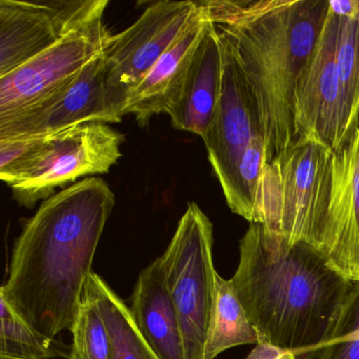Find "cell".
Instances as JSON below:
<instances>
[{
    "mask_svg": "<svg viewBox=\"0 0 359 359\" xmlns=\"http://www.w3.org/2000/svg\"><path fill=\"white\" fill-rule=\"evenodd\" d=\"M114 205L109 184L87 177L43 201L22 226L0 295L43 335L72 331Z\"/></svg>",
    "mask_w": 359,
    "mask_h": 359,
    "instance_id": "obj_1",
    "label": "cell"
},
{
    "mask_svg": "<svg viewBox=\"0 0 359 359\" xmlns=\"http://www.w3.org/2000/svg\"><path fill=\"white\" fill-rule=\"evenodd\" d=\"M239 257L233 285L259 342L308 359L329 337L354 283L314 245L281 243L259 224H250Z\"/></svg>",
    "mask_w": 359,
    "mask_h": 359,
    "instance_id": "obj_2",
    "label": "cell"
},
{
    "mask_svg": "<svg viewBox=\"0 0 359 359\" xmlns=\"http://www.w3.org/2000/svg\"><path fill=\"white\" fill-rule=\"evenodd\" d=\"M230 39L259 113L268 161L296 140V92L318 43L330 0L199 1Z\"/></svg>",
    "mask_w": 359,
    "mask_h": 359,
    "instance_id": "obj_3",
    "label": "cell"
},
{
    "mask_svg": "<svg viewBox=\"0 0 359 359\" xmlns=\"http://www.w3.org/2000/svg\"><path fill=\"white\" fill-rule=\"evenodd\" d=\"M123 134L90 121L41 137L0 140V178L18 205L32 209L56 189L106 174L123 156Z\"/></svg>",
    "mask_w": 359,
    "mask_h": 359,
    "instance_id": "obj_4",
    "label": "cell"
},
{
    "mask_svg": "<svg viewBox=\"0 0 359 359\" xmlns=\"http://www.w3.org/2000/svg\"><path fill=\"white\" fill-rule=\"evenodd\" d=\"M333 151L316 140L297 138L268 161L254 196L253 220L269 236L318 249L331 190Z\"/></svg>",
    "mask_w": 359,
    "mask_h": 359,
    "instance_id": "obj_5",
    "label": "cell"
},
{
    "mask_svg": "<svg viewBox=\"0 0 359 359\" xmlns=\"http://www.w3.org/2000/svg\"><path fill=\"white\" fill-rule=\"evenodd\" d=\"M158 258L180 315L186 358L203 359L217 272L213 224L196 203H189L171 243Z\"/></svg>",
    "mask_w": 359,
    "mask_h": 359,
    "instance_id": "obj_6",
    "label": "cell"
},
{
    "mask_svg": "<svg viewBox=\"0 0 359 359\" xmlns=\"http://www.w3.org/2000/svg\"><path fill=\"white\" fill-rule=\"evenodd\" d=\"M201 15L199 1L161 0L131 27L111 36L104 51V81L121 117L130 94Z\"/></svg>",
    "mask_w": 359,
    "mask_h": 359,
    "instance_id": "obj_7",
    "label": "cell"
},
{
    "mask_svg": "<svg viewBox=\"0 0 359 359\" xmlns=\"http://www.w3.org/2000/svg\"><path fill=\"white\" fill-rule=\"evenodd\" d=\"M215 26V25H214ZM222 52L219 102L203 142L229 208L236 196L239 165L257 144L266 142L251 87L229 37L215 26Z\"/></svg>",
    "mask_w": 359,
    "mask_h": 359,
    "instance_id": "obj_8",
    "label": "cell"
},
{
    "mask_svg": "<svg viewBox=\"0 0 359 359\" xmlns=\"http://www.w3.org/2000/svg\"><path fill=\"white\" fill-rule=\"evenodd\" d=\"M104 11L98 12L36 57L0 77V121L57 91L104 53L112 36L104 25Z\"/></svg>",
    "mask_w": 359,
    "mask_h": 359,
    "instance_id": "obj_9",
    "label": "cell"
},
{
    "mask_svg": "<svg viewBox=\"0 0 359 359\" xmlns=\"http://www.w3.org/2000/svg\"><path fill=\"white\" fill-rule=\"evenodd\" d=\"M108 0H0V77L108 7Z\"/></svg>",
    "mask_w": 359,
    "mask_h": 359,
    "instance_id": "obj_10",
    "label": "cell"
},
{
    "mask_svg": "<svg viewBox=\"0 0 359 359\" xmlns=\"http://www.w3.org/2000/svg\"><path fill=\"white\" fill-rule=\"evenodd\" d=\"M121 118L107 90L102 53L57 91L1 119L0 140L41 137L90 121L116 123Z\"/></svg>",
    "mask_w": 359,
    "mask_h": 359,
    "instance_id": "obj_11",
    "label": "cell"
},
{
    "mask_svg": "<svg viewBox=\"0 0 359 359\" xmlns=\"http://www.w3.org/2000/svg\"><path fill=\"white\" fill-rule=\"evenodd\" d=\"M338 27L339 18L329 7L318 43L298 85L294 111L296 140H316L332 151L346 142L336 71Z\"/></svg>",
    "mask_w": 359,
    "mask_h": 359,
    "instance_id": "obj_12",
    "label": "cell"
},
{
    "mask_svg": "<svg viewBox=\"0 0 359 359\" xmlns=\"http://www.w3.org/2000/svg\"><path fill=\"white\" fill-rule=\"evenodd\" d=\"M319 251L348 280H359V128L333 151L331 190Z\"/></svg>",
    "mask_w": 359,
    "mask_h": 359,
    "instance_id": "obj_13",
    "label": "cell"
},
{
    "mask_svg": "<svg viewBox=\"0 0 359 359\" xmlns=\"http://www.w3.org/2000/svg\"><path fill=\"white\" fill-rule=\"evenodd\" d=\"M222 81V52L213 22L205 25L193 53L177 97L167 114L172 126L205 138L219 102Z\"/></svg>",
    "mask_w": 359,
    "mask_h": 359,
    "instance_id": "obj_14",
    "label": "cell"
},
{
    "mask_svg": "<svg viewBox=\"0 0 359 359\" xmlns=\"http://www.w3.org/2000/svg\"><path fill=\"white\" fill-rule=\"evenodd\" d=\"M130 310L159 359H187L180 315L159 258L140 272Z\"/></svg>",
    "mask_w": 359,
    "mask_h": 359,
    "instance_id": "obj_15",
    "label": "cell"
},
{
    "mask_svg": "<svg viewBox=\"0 0 359 359\" xmlns=\"http://www.w3.org/2000/svg\"><path fill=\"white\" fill-rule=\"evenodd\" d=\"M208 22L201 9V15L184 31L130 94L123 109V116L134 115L138 125L146 128L155 115L167 114L177 97L191 58Z\"/></svg>",
    "mask_w": 359,
    "mask_h": 359,
    "instance_id": "obj_16",
    "label": "cell"
},
{
    "mask_svg": "<svg viewBox=\"0 0 359 359\" xmlns=\"http://www.w3.org/2000/svg\"><path fill=\"white\" fill-rule=\"evenodd\" d=\"M330 8L339 18L336 71L341 102L342 132L348 142L359 128V0H330Z\"/></svg>",
    "mask_w": 359,
    "mask_h": 359,
    "instance_id": "obj_17",
    "label": "cell"
},
{
    "mask_svg": "<svg viewBox=\"0 0 359 359\" xmlns=\"http://www.w3.org/2000/svg\"><path fill=\"white\" fill-rule=\"evenodd\" d=\"M87 298L106 323L111 344V359H159L136 323L130 308L96 273L86 283Z\"/></svg>",
    "mask_w": 359,
    "mask_h": 359,
    "instance_id": "obj_18",
    "label": "cell"
},
{
    "mask_svg": "<svg viewBox=\"0 0 359 359\" xmlns=\"http://www.w3.org/2000/svg\"><path fill=\"white\" fill-rule=\"evenodd\" d=\"M258 342L259 336L237 296L232 279L226 280L216 273L203 359H215L229 348Z\"/></svg>",
    "mask_w": 359,
    "mask_h": 359,
    "instance_id": "obj_19",
    "label": "cell"
},
{
    "mask_svg": "<svg viewBox=\"0 0 359 359\" xmlns=\"http://www.w3.org/2000/svg\"><path fill=\"white\" fill-rule=\"evenodd\" d=\"M0 359L70 357L69 346L36 331L3 295H0Z\"/></svg>",
    "mask_w": 359,
    "mask_h": 359,
    "instance_id": "obj_20",
    "label": "cell"
},
{
    "mask_svg": "<svg viewBox=\"0 0 359 359\" xmlns=\"http://www.w3.org/2000/svg\"><path fill=\"white\" fill-rule=\"evenodd\" d=\"M308 359H359V280L353 283L329 337Z\"/></svg>",
    "mask_w": 359,
    "mask_h": 359,
    "instance_id": "obj_21",
    "label": "cell"
},
{
    "mask_svg": "<svg viewBox=\"0 0 359 359\" xmlns=\"http://www.w3.org/2000/svg\"><path fill=\"white\" fill-rule=\"evenodd\" d=\"M71 333L73 342L69 359H111L106 323L87 298L83 297Z\"/></svg>",
    "mask_w": 359,
    "mask_h": 359,
    "instance_id": "obj_22",
    "label": "cell"
},
{
    "mask_svg": "<svg viewBox=\"0 0 359 359\" xmlns=\"http://www.w3.org/2000/svg\"><path fill=\"white\" fill-rule=\"evenodd\" d=\"M285 353L287 352L268 342H258L247 359H279Z\"/></svg>",
    "mask_w": 359,
    "mask_h": 359,
    "instance_id": "obj_23",
    "label": "cell"
},
{
    "mask_svg": "<svg viewBox=\"0 0 359 359\" xmlns=\"http://www.w3.org/2000/svg\"><path fill=\"white\" fill-rule=\"evenodd\" d=\"M279 359H297L296 358L295 355L293 354V353L291 352H287L285 353V354L283 355V356L280 357Z\"/></svg>",
    "mask_w": 359,
    "mask_h": 359,
    "instance_id": "obj_24",
    "label": "cell"
}]
</instances>
